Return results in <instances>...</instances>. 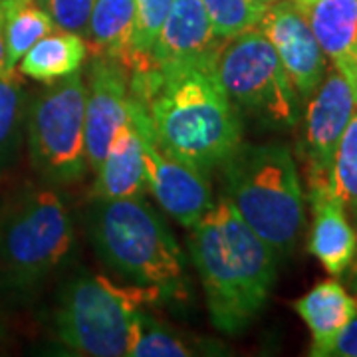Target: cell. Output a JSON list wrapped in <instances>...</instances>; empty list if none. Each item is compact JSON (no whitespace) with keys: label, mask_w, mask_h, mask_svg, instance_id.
Returning a JSON list of instances; mask_svg holds the SVG:
<instances>
[{"label":"cell","mask_w":357,"mask_h":357,"mask_svg":"<svg viewBox=\"0 0 357 357\" xmlns=\"http://www.w3.org/2000/svg\"><path fill=\"white\" fill-rule=\"evenodd\" d=\"M222 42L201 0H173L155 44L153 70H211Z\"/></svg>","instance_id":"4fadbf2b"},{"label":"cell","mask_w":357,"mask_h":357,"mask_svg":"<svg viewBox=\"0 0 357 357\" xmlns=\"http://www.w3.org/2000/svg\"><path fill=\"white\" fill-rule=\"evenodd\" d=\"M93 241L105 262L135 284L165 288L183 276L181 248L143 197L100 199Z\"/></svg>","instance_id":"5b68a950"},{"label":"cell","mask_w":357,"mask_h":357,"mask_svg":"<svg viewBox=\"0 0 357 357\" xmlns=\"http://www.w3.org/2000/svg\"><path fill=\"white\" fill-rule=\"evenodd\" d=\"M189 250L215 328L225 333L246 330L272 292L276 252L248 227L229 197L192 225Z\"/></svg>","instance_id":"7a4b0ae2"},{"label":"cell","mask_w":357,"mask_h":357,"mask_svg":"<svg viewBox=\"0 0 357 357\" xmlns=\"http://www.w3.org/2000/svg\"><path fill=\"white\" fill-rule=\"evenodd\" d=\"M296 312L312 333V356L321 357L335 335L357 314V300L340 282L324 280L296 300Z\"/></svg>","instance_id":"e0dca14e"},{"label":"cell","mask_w":357,"mask_h":357,"mask_svg":"<svg viewBox=\"0 0 357 357\" xmlns=\"http://www.w3.org/2000/svg\"><path fill=\"white\" fill-rule=\"evenodd\" d=\"M93 195L103 201L141 199L147 189L141 135L129 119L114 133L102 165L96 171Z\"/></svg>","instance_id":"2e32d148"},{"label":"cell","mask_w":357,"mask_h":357,"mask_svg":"<svg viewBox=\"0 0 357 357\" xmlns=\"http://www.w3.org/2000/svg\"><path fill=\"white\" fill-rule=\"evenodd\" d=\"M354 290H356V296H357V266H356V276H354Z\"/></svg>","instance_id":"f546056e"},{"label":"cell","mask_w":357,"mask_h":357,"mask_svg":"<svg viewBox=\"0 0 357 357\" xmlns=\"http://www.w3.org/2000/svg\"><path fill=\"white\" fill-rule=\"evenodd\" d=\"M314 225L310 234V255H314L332 276H342L357 252V232L351 227L344 203L330 183L310 185Z\"/></svg>","instance_id":"5bb4252c"},{"label":"cell","mask_w":357,"mask_h":357,"mask_svg":"<svg viewBox=\"0 0 357 357\" xmlns=\"http://www.w3.org/2000/svg\"><path fill=\"white\" fill-rule=\"evenodd\" d=\"M333 68L354 84L357 58V0H292Z\"/></svg>","instance_id":"9a60e30c"},{"label":"cell","mask_w":357,"mask_h":357,"mask_svg":"<svg viewBox=\"0 0 357 357\" xmlns=\"http://www.w3.org/2000/svg\"><path fill=\"white\" fill-rule=\"evenodd\" d=\"M128 68L109 56H96L86 88V159L98 171L114 133L128 121Z\"/></svg>","instance_id":"7c38bea8"},{"label":"cell","mask_w":357,"mask_h":357,"mask_svg":"<svg viewBox=\"0 0 357 357\" xmlns=\"http://www.w3.org/2000/svg\"><path fill=\"white\" fill-rule=\"evenodd\" d=\"M74 243L62 197L50 189H28L0 217V272L4 282L26 290L60 266Z\"/></svg>","instance_id":"8992f818"},{"label":"cell","mask_w":357,"mask_h":357,"mask_svg":"<svg viewBox=\"0 0 357 357\" xmlns=\"http://www.w3.org/2000/svg\"><path fill=\"white\" fill-rule=\"evenodd\" d=\"M86 56L88 44L84 36L60 30L38 40L16 66L20 76L52 86L79 72Z\"/></svg>","instance_id":"ac0fdd59"},{"label":"cell","mask_w":357,"mask_h":357,"mask_svg":"<svg viewBox=\"0 0 357 357\" xmlns=\"http://www.w3.org/2000/svg\"><path fill=\"white\" fill-rule=\"evenodd\" d=\"M129 93L139 100L159 147L211 171L243 143L241 117L211 70H149L131 74Z\"/></svg>","instance_id":"6da1fadb"},{"label":"cell","mask_w":357,"mask_h":357,"mask_svg":"<svg viewBox=\"0 0 357 357\" xmlns=\"http://www.w3.org/2000/svg\"><path fill=\"white\" fill-rule=\"evenodd\" d=\"M227 195L248 227L288 255L304 227V192L292 151L282 143H241L222 163Z\"/></svg>","instance_id":"3957f363"},{"label":"cell","mask_w":357,"mask_h":357,"mask_svg":"<svg viewBox=\"0 0 357 357\" xmlns=\"http://www.w3.org/2000/svg\"><path fill=\"white\" fill-rule=\"evenodd\" d=\"M332 187L344 203L347 215L357 222V109L333 157Z\"/></svg>","instance_id":"d4e9b609"},{"label":"cell","mask_w":357,"mask_h":357,"mask_svg":"<svg viewBox=\"0 0 357 357\" xmlns=\"http://www.w3.org/2000/svg\"><path fill=\"white\" fill-rule=\"evenodd\" d=\"M173 0H135V28L128 70L131 74L153 70V50Z\"/></svg>","instance_id":"7402d4cb"},{"label":"cell","mask_w":357,"mask_h":357,"mask_svg":"<svg viewBox=\"0 0 357 357\" xmlns=\"http://www.w3.org/2000/svg\"><path fill=\"white\" fill-rule=\"evenodd\" d=\"M356 109L357 96L344 74L335 68L326 72L318 89L312 93L304 121L302 157L306 161L310 185H332L333 157Z\"/></svg>","instance_id":"30bf717a"},{"label":"cell","mask_w":357,"mask_h":357,"mask_svg":"<svg viewBox=\"0 0 357 357\" xmlns=\"http://www.w3.org/2000/svg\"><path fill=\"white\" fill-rule=\"evenodd\" d=\"M262 2H266V4H272V2H278V0H262Z\"/></svg>","instance_id":"4dcf8cb0"},{"label":"cell","mask_w":357,"mask_h":357,"mask_svg":"<svg viewBox=\"0 0 357 357\" xmlns=\"http://www.w3.org/2000/svg\"><path fill=\"white\" fill-rule=\"evenodd\" d=\"M28 151L38 175L54 185L74 183L86 173V84L64 77L32 102L26 115Z\"/></svg>","instance_id":"ba28073f"},{"label":"cell","mask_w":357,"mask_h":357,"mask_svg":"<svg viewBox=\"0 0 357 357\" xmlns=\"http://www.w3.org/2000/svg\"><path fill=\"white\" fill-rule=\"evenodd\" d=\"M321 357H357V314L335 335V340L328 345Z\"/></svg>","instance_id":"4316f807"},{"label":"cell","mask_w":357,"mask_h":357,"mask_svg":"<svg viewBox=\"0 0 357 357\" xmlns=\"http://www.w3.org/2000/svg\"><path fill=\"white\" fill-rule=\"evenodd\" d=\"M351 88L356 91L357 96V58H356V70H354V84H351Z\"/></svg>","instance_id":"f1b7e54d"},{"label":"cell","mask_w":357,"mask_h":357,"mask_svg":"<svg viewBox=\"0 0 357 357\" xmlns=\"http://www.w3.org/2000/svg\"><path fill=\"white\" fill-rule=\"evenodd\" d=\"M129 357H187L192 351L153 316L139 310L133 318L128 345Z\"/></svg>","instance_id":"603a6c76"},{"label":"cell","mask_w":357,"mask_h":357,"mask_svg":"<svg viewBox=\"0 0 357 357\" xmlns=\"http://www.w3.org/2000/svg\"><path fill=\"white\" fill-rule=\"evenodd\" d=\"M135 28V0H96L88 26L96 56H109L128 68Z\"/></svg>","instance_id":"d6986e66"},{"label":"cell","mask_w":357,"mask_h":357,"mask_svg":"<svg viewBox=\"0 0 357 357\" xmlns=\"http://www.w3.org/2000/svg\"><path fill=\"white\" fill-rule=\"evenodd\" d=\"M24 115V89L14 70L0 76V173L18 157Z\"/></svg>","instance_id":"44dd1931"},{"label":"cell","mask_w":357,"mask_h":357,"mask_svg":"<svg viewBox=\"0 0 357 357\" xmlns=\"http://www.w3.org/2000/svg\"><path fill=\"white\" fill-rule=\"evenodd\" d=\"M58 30L86 38L96 0H36Z\"/></svg>","instance_id":"484cf974"},{"label":"cell","mask_w":357,"mask_h":357,"mask_svg":"<svg viewBox=\"0 0 357 357\" xmlns=\"http://www.w3.org/2000/svg\"><path fill=\"white\" fill-rule=\"evenodd\" d=\"M0 18L10 70L38 40L56 28L36 0H0Z\"/></svg>","instance_id":"ffe728a7"},{"label":"cell","mask_w":357,"mask_h":357,"mask_svg":"<svg viewBox=\"0 0 357 357\" xmlns=\"http://www.w3.org/2000/svg\"><path fill=\"white\" fill-rule=\"evenodd\" d=\"M129 119L141 135L147 187L157 203L178 225L191 229L213 206V191L206 173L173 153L159 147L151 133V123L145 105L129 93Z\"/></svg>","instance_id":"9c48e42d"},{"label":"cell","mask_w":357,"mask_h":357,"mask_svg":"<svg viewBox=\"0 0 357 357\" xmlns=\"http://www.w3.org/2000/svg\"><path fill=\"white\" fill-rule=\"evenodd\" d=\"M256 28L274 46L298 96L302 100L312 98L326 76L328 66L326 54L298 6L292 0L268 4Z\"/></svg>","instance_id":"8fae6325"},{"label":"cell","mask_w":357,"mask_h":357,"mask_svg":"<svg viewBox=\"0 0 357 357\" xmlns=\"http://www.w3.org/2000/svg\"><path fill=\"white\" fill-rule=\"evenodd\" d=\"M213 30L220 40H229L256 28L262 14L266 13V2L262 0H201Z\"/></svg>","instance_id":"cb8c5ba5"},{"label":"cell","mask_w":357,"mask_h":357,"mask_svg":"<svg viewBox=\"0 0 357 357\" xmlns=\"http://www.w3.org/2000/svg\"><path fill=\"white\" fill-rule=\"evenodd\" d=\"M211 72L234 105L274 126L296 123L300 96L274 46L258 28L225 40Z\"/></svg>","instance_id":"52a82bcc"},{"label":"cell","mask_w":357,"mask_h":357,"mask_svg":"<svg viewBox=\"0 0 357 357\" xmlns=\"http://www.w3.org/2000/svg\"><path fill=\"white\" fill-rule=\"evenodd\" d=\"M159 298L157 286H115L105 276H79L60 296L54 314L56 335L82 356H128L135 314Z\"/></svg>","instance_id":"277c9868"},{"label":"cell","mask_w":357,"mask_h":357,"mask_svg":"<svg viewBox=\"0 0 357 357\" xmlns=\"http://www.w3.org/2000/svg\"><path fill=\"white\" fill-rule=\"evenodd\" d=\"M14 70L8 68V60H6V44H4V32H2V18H0V76H6Z\"/></svg>","instance_id":"83f0119b"}]
</instances>
